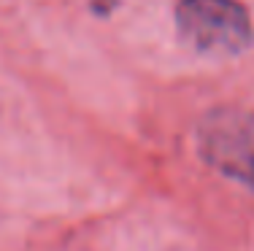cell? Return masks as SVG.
Instances as JSON below:
<instances>
[{"label":"cell","instance_id":"1","mask_svg":"<svg viewBox=\"0 0 254 251\" xmlns=\"http://www.w3.org/2000/svg\"><path fill=\"white\" fill-rule=\"evenodd\" d=\"M197 149L211 167L254 189V111H211L197 127Z\"/></svg>","mask_w":254,"mask_h":251},{"label":"cell","instance_id":"2","mask_svg":"<svg viewBox=\"0 0 254 251\" xmlns=\"http://www.w3.org/2000/svg\"><path fill=\"white\" fill-rule=\"evenodd\" d=\"M179 30L195 49L208 54H238L252 41V22L235 0H181Z\"/></svg>","mask_w":254,"mask_h":251}]
</instances>
